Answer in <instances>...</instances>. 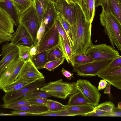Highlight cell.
Instances as JSON below:
<instances>
[{"label":"cell","mask_w":121,"mask_h":121,"mask_svg":"<svg viewBox=\"0 0 121 121\" xmlns=\"http://www.w3.org/2000/svg\"><path fill=\"white\" fill-rule=\"evenodd\" d=\"M36 116H69L71 115L66 109L56 111H49L36 114Z\"/></svg>","instance_id":"obj_34"},{"label":"cell","mask_w":121,"mask_h":121,"mask_svg":"<svg viewBox=\"0 0 121 121\" xmlns=\"http://www.w3.org/2000/svg\"><path fill=\"white\" fill-rule=\"evenodd\" d=\"M58 45L68 63H71L72 56V49L69 44L59 34Z\"/></svg>","instance_id":"obj_24"},{"label":"cell","mask_w":121,"mask_h":121,"mask_svg":"<svg viewBox=\"0 0 121 121\" xmlns=\"http://www.w3.org/2000/svg\"><path fill=\"white\" fill-rule=\"evenodd\" d=\"M31 104H46L48 99L41 98H35L27 99Z\"/></svg>","instance_id":"obj_43"},{"label":"cell","mask_w":121,"mask_h":121,"mask_svg":"<svg viewBox=\"0 0 121 121\" xmlns=\"http://www.w3.org/2000/svg\"><path fill=\"white\" fill-rule=\"evenodd\" d=\"M54 24L55 27L59 33L62 36L64 40L70 46L67 36L60 22L57 19L55 22Z\"/></svg>","instance_id":"obj_40"},{"label":"cell","mask_w":121,"mask_h":121,"mask_svg":"<svg viewBox=\"0 0 121 121\" xmlns=\"http://www.w3.org/2000/svg\"><path fill=\"white\" fill-rule=\"evenodd\" d=\"M14 25L7 12L0 7V29L12 34L14 32Z\"/></svg>","instance_id":"obj_18"},{"label":"cell","mask_w":121,"mask_h":121,"mask_svg":"<svg viewBox=\"0 0 121 121\" xmlns=\"http://www.w3.org/2000/svg\"><path fill=\"white\" fill-rule=\"evenodd\" d=\"M100 20L111 46L115 49L116 46L121 51V24L110 12L103 9L100 15Z\"/></svg>","instance_id":"obj_2"},{"label":"cell","mask_w":121,"mask_h":121,"mask_svg":"<svg viewBox=\"0 0 121 121\" xmlns=\"http://www.w3.org/2000/svg\"><path fill=\"white\" fill-rule=\"evenodd\" d=\"M45 33L36 54L51 49L58 45L59 33L54 24Z\"/></svg>","instance_id":"obj_8"},{"label":"cell","mask_w":121,"mask_h":121,"mask_svg":"<svg viewBox=\"0 0 121 121\" xmlns=\"http://www.w3.org/2000/svg\"><path fill=\"white\" fill-rule=\"evenodd\" d=\"M37 50V49L35 46L31 48L30 52V54L31 56V57L32 56L36 54Z\"/></svg>","instance_id":"obj_52"},{"label":"cell","mask_w":121,"mask_h":121,"mask_svg":"<svg viewBox=\"0 0 121 121\" xmlns=\"http://www.w3.org/2000/svg\"><path fill=\"white\" fill-rule=\"evenodd\" d=\"M11 112V113L8 114V116H36L35 114L15 110L12 111Z\"/></svg>","instance_id":"obj_45"},{"label":"cell","mask_w":121,"mask_h":121,"mask_svg":"<svg viewBox=\"0 0 121 121\" xmlns=\"http://www.w3.org/2000/svg\"><path fill=\"white\" fill-rule=\"evenodd\" d=\"M79 0H72V1L74 3L77 4H78Z\"/></svg>","instance_id":"obj_53"},{"label":"cell","mask_w":121,"mask_h":121,"mask_svg":"<svg viewBox=\"0 0 121 121\" xmlns=\"http://www.w3.org/2000/svg\"><path fill=\"white\" fill-rule=\"evenodd\" d=\"M118 108L120 109H121V102H120L118 103V106H117Z\"/></svg>","instance_id":"obj_54"},{"label":"cell","mask_w":121,"mask_h":121,"mask_svg":"<svg viewBox=\"0 0 121 121\" xmlns=\"http://www.w3.org/2000/svg\"><path fill=\"white\" fill-rule=\"evenodd\" d=\"M62 74L68 79L71 80L73 74V73H71L69 71L65 70L64 68H62L61 70Z\"/></svg>","instance_id":"obj_48"},{"label":"cell","mask_w":121,"mask_h":121,"mask_svg":"<svg viewBox=\"0 0 121 121\" xmlns=\"http://www.w3.org/2000/svg\"><path fill=\"white\" fill-rule=\"evenodd\" d=\"M52 49L36 54L35 55L32 56L31 59L37 69L44 68L45 65L48 62V55Z\"/></svg>","instance_id":"obj_22"},{"label":"cell","mask_w":121,"mask_h":121,"mask_svg":"<svg viewBox=\"0 0 121 121\" xmlns=\"http://www.w3.org/2000/svg\"><path fill=\"white\" fill-rule=\"evenodd\" d=\"M108 7L109 12L121 24V0H108Z\"/></svg>","instance_id":"obj_23"},{"label":"cell","mask_w":121,"mask_h":121,"mask_svg":"<svg viewBox=\"0 0 121 121\" xmlns=\"http://www.w3.org/2000/svg\"><path fill=\"white\" fill-rule=\"evenodd\" d=\"M62 57H64V55L58 45L52 48L49 52L48 55V60L49 62Z\"/></svg>","instance_id":"obj_31"},{"label":"cell","mask_w":121,"mask_h":121,"mask_svg":"<svg viewBox=\"0 0 121 121\" xmlns=\"http://www.w3.org/2000/svg\"><path fill=\"white\" fill-rule=\"evenodd\" d=\"M114 104L111 101H106L94 107L95 110H99L107 112H109L115 107Z\"/></svg>","instance_id":"obj_37"},{"label":"cell","mask_w":121,"mask_h":121,"mask_svg":"<svg viewBox=\"0 0 121 121\" xmlns=\"http://www.w3.org/2000/svg\"><path fill=\"white\" fill-rule=\"evenodd\" d=\"M57 13L58 15L57 19L60 22L67 34L72 49L73 46V43L71 26L59 13Z\"/></svg>","instance_id":"obj_27"},{"label":"cell","mask_w":121,"mask_h":121,"mask_svg":"<svg viewBox=\"0 0 121 121\" xmlns=\"http://www.w3.org/2000/svg\"><path fill=\"white\" fill-rule=\"evenodd\" d=\"M121 66V56L114 59L107 66L109 68H114Z\"/></svg>","instance_id":"obj_46"},{"label":"cell","mask_w":121,"mask_h":121,"mask_svg":"<svg viewBox=\"0 0 121 121\" xmlns=\"http://www.w3.org/2000/svg\"><path fill=\"white\" fill-rule=\"evenodd\" d=\"M18 78L40 79L44 78L45 77L36 68L31 60L30 59L24 62L20 71Z\"/></svg>","instance_id":"obj_13"},{"label":"cell","mask_w":121,"mask_h":121,"mask_svg":"<svg viewBox=\"0 0 121 121\" xmlns=\"http://www.w3.org/2000/svg\"><path fill=\"white\" fill-rule=\"evenodd\" d=\"M94 61L88 56L83 54H78L72 57L71 63L73 67L76 65L84 64Z\"/></svg>","instance_id":"obj_29"},{"label":"cell","mask_w":121,"mask_h":121,"mask_svg":"<svg viewBox=\"0 0 121 121\" xmlns=\"http://www.w3.org/2000/svg\"><path fill=\"white\" fill-rule=\"evenodd\" d=\"M91 23L86 20L81 9L77 4L74 23L71 26L73 43L72 57L78 54H85L92 44Z\"/></svg>","instance_id":"obj_1"},{"label":"cell","mask_w":121,"mask_h":121,"mask_svg":"<svg viewBox=\"0 0 121 121\" xmlns=\"http://www.w3.org/2000/svg\"><path fill=\"white\" fill-rule=\"evenodd\" d=\"M65 59L64 57H62L56 60L48 62L45 65L44 68L49 71H52L62 64Z\"/></svg>","instance_id":"obj_36"},{"label":"cell","mask_w":121,"mask_h":121,"mask_svg":"<svg viewBox=\"0 0 121 121\" xmlns=\"http://www.w3.org/2000/svg\"><path fill=\"white\" fill-rule=\"evenodd\" d=\"M34 46V45L30 46L22 45H18L17 46L18 50L19 57L22 61L25 62L30 59H31L30 50Z\"/></svg>","instance_id":"obj_28"},{"label":"cell","mask_w":121,"mask_h":121,"mask_svg":"<svg viewBox=\"0 0 121 121\" xmlns=\"http://www.w3.org/2000/svg\"><path fill=\"white\" fill-rule=\"evenodd\" d=\"M95 61L114 59L121 56L118 51L111 46L105 44H92L88 48L85 54Z\"/></svg>","instance_id":"obj_5"},{"label":"cell","mask_w":121,"mask_h":121,"mask_svg":"<svg viewBox=\"0 0 121 121\" xmlns=\"http://www.w3.org/2000/svg\"><path fill=\"white\" fill-rule=\"evenodd\" d=\"M97 76L121 90V66L114 68L107 67L100 71Z\"/></svg>","instance_id":"obj_11"},{"label":"cell","mask_w":121,"mask_h":121,"mask_svg":"<svg viewBox=\"0 0 121 121\" xmlns=\"http://www.w3.org/2000/svg\"><path fill=\"white\" fill-rule=\"evenodd\" d=\"M13 34L4 32L0 29V44L4 42H11Z\"/></svg>","instance_id":"obj_41"},{"label":"cell","mask_w":121,"mask_h":121,"mask_svg":"<svg viewBox=\"0 0 121 121\" xmlns=\"http://www.w3.org/2000/svg\"><path fill=\"white\" fill-rule=\"evenodd\" d=\"M24 63L19 57L16 66L13 73L7 81L6 86L11 83L18 78L19 73Z\"/></svg>","instance_id":"obj_33"},{"label":"cell","mask_w":121,"mask_h":121,"mask_svg":"<svg viewBox=\"0 0 121 121\" xmlns=\"http://www.w3.org/2000/svg\"><path fill=\"white\" fill-rule=\"evenodd\" d=\"M121 109L118 107L114 108L110 111L102 115L101 117H121Z\"/></svg>","instance_id":"obj_42"},{"label":"cell","mask_w":121,"mask_h":121,"mask_svg":"<svg viewBox=\"0 0 121 121\" xmlns=\"http://www.w3.org/2000/svg\"><path fill=\"white\" fill-rule=\"evenodd\" d=\"M41 4L45 11L50 1L49 0H38Z\"/></svg>","instance_id":"obj_50"},{"label":"cell","mask_w":121,"mask_h":121,"mask_svg":"<svg viewBox=\"0 0 121 121\" xmlns=\"http://www.w3.org/2000/svg\"><path fill=\"white\" fill-rule=\"evenodd\" d=\"M58 15L53 3L50 1L44 11L43 20L46 30L50 28L57 19Z\"/></svg>","instance_id":"obj_15"},{"label":"cell","mask_w":121,"mask_h":121,"mask_svg":"<svg viewBox=\"0 0 121 121\" xmlns=\"http://www.w3.org/2000/svg\"><path fill=\"white\" fill-rule=\"evenodd\" d=\"M108 83L106 81L103 79L100 80L99 83L98 90L99 91L104 89L106 87Z\"/></svg>","instance_id":"obj_49"},{"label":"cell","mask_w":121,"mask_h":121,"mask_svg":"<svg viewBox=\"0 0 121 121\" xmlns=\"http://www.w3.org/2000/svg\"><path fill=\"white\" fill-rule=\"evenodd\" d=\"M50 2H51L53 3L56 2L58 0H49Z\"/></svg>","instance_id":"obj_55"},{"label":"cell","mask_w":121,"mask_h":121,"mask_svg":"<svg viewBox=\"0 0 121 121\" xmlns=\"http://www.w3.org/2000/svg\"><path fill=\"white\" fill-rule=\"evenodd\" d=\"M78 4L81 9L86 20L92 23L95 15V0H79Z\"/></svg>","instance_id":"obj_14"},{"label":"cell","mask_w":121,"mask_h":121,"mask_svg":"<svg viewBox=\"0 0 121 121\" xmlns=\"http://www.w3.org/2000/svg\"><path fill=\"white\" fill-rule=\"evenodd\" d=\"M4 1V0H0V3L1 2Z\"/></svg>","instance_id":"obj_57"},{"label":"cell","mask_w":121,"mask_h":121,"mask_svg":"<svg viewBox=\"0 0 121 121\" xmlns=\"http://www.w3.org/2000/svg\"><path fill=\"white\" fill-rule=\"evenodd\" d=\"M94 109V107L89 104L77 106L66 105V109L71 116H83L92 112Z\"/></svg>","instance_id":"obj_19"},{"label":"cell","mask_w":121,"mask_h":121,"mask_svg":"<svg viewBox=\"0 0 121 121\" xmlns=\"http://www.w3.org/2000/svg\"><path fill=\"white\" fill-rule=\"evenodd\" d=\"M52 96L50 94L39 90L33 91L25 95L22 99H27L35 98H47Z\"/></svg>","instance_id":"obj_32"},{"label":"cell","mask_w":121,"mask_h":121,"mask_svg":"<svg viewBox=\"0 0 121 121\" xmlns=\"http://www.w3.org/2000/svg\"><path fill=\"white\" fill-rule=\"evenodd\" d=\"M13 34L11 43L14 45H18L30 46L34 44L32 39L26 28L19 24L16 30Z\"/></svg>","instance_id":"obj_12"},{"label":"cell","mask_w":121,"mask_h":121,"mask_svg":"<svg viewBox=\"0 0 121 121\" xmlns=\"http://www.w3.org/2000/svg\"><path fill=\"white\" fill-rule=\"evenodd\" d=\"M107 112L99 110H94L92 112L84 115L83 116L101 117L102 115Z\"/></svg>","instance_id":"obj_47"},{"label":"cell","mask_w":121,"mask_h":121,"mask_svg":"<svg viewBox=\"0 0 121 121\" xmlns=\"http://www.w3.org/2000/svg\"><path fill=\"white\" fill-rule=\"evenodd\" d=\"M33 5L35 9L40 26L43 19L44 11L41 4L38 0H33Z\"/></svg>","instance_id":"obj_35"},{"label":"cell","mask_w":121,"mask_h":121,"mask_svg":"<svg viewBox=\"0 0 121 121\" xmlns=\"http://www.w3.org/2000/svg\"><path fill=\"white\" fill-rule=\"evenodd\" d=\"M39 79L37 78H18L13 82L4 87L2 90L5 92L17 91Z\"/></svg>","instance_id":"obj_17"},{"label":"cell","mask_w":121,"mask_h":121,"mask_svg":"<svg viewBox=\"0 0 121 121\" xmlns=\"http://www.w3.org/2000/svg\"><path fill=\"white\" fill-rule=\"evenodd\" d=\"M0 7L8 14L12 21L14 26H17L19 24L20 15L14 5L9 0H4L0 3Z\"/></svg>","instance_id":"obj_20"},{"label":"cell","mask_w":121,"mask_h":121,"mask_svg":"<svg viewBox=\"0 0 121 121\" xmlns=\"http://www.w3.org/2000/svg\"><path fill=\"white\" fill-rule=\"evenodd\" d=\"M76 85L78 90L82 93L90 104L94 107L98 104L101 95L95 86L88 80L81 79L77 81Z\"/></svg>","instance_id":"obj_7"},{"label":"cell","mask_w":121,"mask_h":121,"mask_svg":"<svg viewBox=\"0 0 121 121\" xmlns=\"http://www.w3.org/2000/svg\"><path fill=\"white\" fill-rule=\"evenodd\" d=\"M68 2L70 1H72V0H66Z\"/></svg>","instance_id":"obj_56"},{"label":"cell","mask_w":121,"mask_h":121,"mask_svg":"<svg viewBox=\"0 0 121 121\" xmlns=\"http://www.w3.org/2000/svg\"><path fill=\"white\" fill-rule=\"evenodd\" d=\"M76 82H67L62 79L46 84L39 90L50 95L52 96L65 99L78 91Z\"/></svg>","instance_id":"obj_3"},{"label":"cell","mask_w":121,"mask_h":121,"mask_svg":"<svg viewBox=\"0 0 121 121\" xmlns=\"http://www.w3.org/2000/svg\"><path fill=\"white\" fill-rule=\"evenodd\" d=\"M114 59L94 61L84 64L76 65L73 67L72 71L76 73L79 76H96L100 71L107 66Z\"/></svg>","instance_id":"obj_6"},{"label":"cell","mask_w":121,"mask_h":121,"mask_svg":"<svg viewBox=\"0 0 121 121\" xmlns=\"http://www.w3.org/2000/svg\"><path fill=\"white\" fill-rule=\"evenodd\" d=\"M78 91L76 92L70 96L67 105L69 106H77L90 104L82 93Z\"/></svg>","instance_id":"obj_25"},{"label":"cell","mask_w":121,"mask_h":121,"mask_svg":"<svg viewBox=\"0 0 121 121\" xmlns=\"http://www.w3.org/2000/svg\"><path fill=\"white\" fill-rule=\"evenodd\" d=\"M19 24L22 25L27 30L35 46L37 42V32L40 25L35 9L33 5L20 15Z\"/></svg>","instance_id":"obj_4"},{"label":"cell","mask_w":121,"mask_h":121,"mask_svg":"<svg viewBox=\"0 0 121 121\" xmlns=\"http://www.w3.org/2000/svg\"><path fill=\"white\" fill-rule=\"evenodd\" d=\"M107 84V85L105 88L104 93L105 94H108L110 95V94L111 86V84L108 82Z\"/></svg>","instance_id":"obj_51"},{"label":"cell","mask_w":121,"mask_h":121,"mask_svg":"<svg viewBox=\"0 0 121 121\" xmlns=\"http://www.w3.org/2000/svg\"><path fill=\"white\" fill-rule=\"evenodd\" d=\"M57 12L59 13L71 26L73 23L77 4L66 0H58L53 3Z\"/></svg>","instance_id":"obj_9"},{"label":"cell","mask_w":121,"mask_h":121,"mask_svg":"<svg viewBox=\"0 0 121 121\" xmlns=\"http://www.w3.org/2000/svg\"><path fill=\"white\" fill-rule=\"evenodd\" d=\"M3 108L24 111L35 114L45 112L48 111L46 104H32L24 106H6Z\"/></svg>","instance_id":"obj_16"},{"label":"cell","mask_w":121,"mask_h":121,"mask_svg":"<svg viewBox=\"0 0 121 121\" xmlns=\"http://www.w3.org/2000/svg\"><path fill=\"white\" fill-rule=\"evenodd\" d=\"M20 15L32 5L33 0H9Z\"/></svg>","instance_id":"obj_26"},{"label":"cell","mask_w":121,"mask_h":121,"mask_svg":"<svg viewBox=\"0 0 121 121\" xmlns=\"http://www.w3.org/2000/svg\"><path fill=\"white\" fill-rule=\"evenodd\" d=\"M46 30V27L44 22L43 19L42 20L37 33V44L35 46L36 49L37 50L39 45L40 40Z\"/></svg>","instance_id":"obj_39"},{"label":"cell","mask_w":121,"mask_h":121,"mask_svg":"<svg viewBox=\"0 0 121 121\" xmlns=\"http://www.w3.org/2000/svg\"><path fill=\"white\" fill-rule=\"evenodd\" d=\"M46 104L49 111L55 112L66 109V105L50 99H48Z\"/></svg>","instance_id":"obj_30"},{"label":"cell","mask_w":121,"mask_h":121,"mask_svg":"<svg viewBox=\"0 0 121 121\" xmlns=\"http://www.w3.org/2000/svg\"><path fill=\"white\" fill-rule=\"evenodd\" d=\"M108 0H95V7L101 5L102 9L107 12H109L108 7Z\"/></svg>","instance_id":"obj_44"},{"label":"cell","mask_w":121,"mask_h":121,"mask_svg":"<svg viewBox=\"0 0 121 121\" xmlns=\"http://www.w3.org/2000/svg\"><path fill=\"white\" fill-rule=\"evenodd\" d=\"M19 55L12 61L7 68L0 77V89L2 90L13 73L17 64Z\"/></svg>","instance_id":"obj_21"},{"label":"cell","mask_w":121,"mask_h":121,"mask_svg":"<svg viewBox=\"0 0 121 121\" xmlns=\"http://www.w3.org/2000/svg\"><path fill=\"white\" fill-rule=\"evenodd\" d=\"M26 99L22 98L16 100L6 104L0 105L2 107L6 106H17L30 105H31Z\"/></svg>","instance_id":"obj_38"},{"label":"cell","mask_w":121,"mask_h":121,"mask_svg":"<svg viewBox=\"0 0 121 121\" xmlns=\"http://www.w3.org/2000/svg\"><path fill=\"white\" fill-rule=\"evenodd\" d=\"M6 43L2 46L1 55L2 58L0 61V77L12 60L19 55L18 50L17 46L11 43Z\"/></svg>","instance_id":"obj_10"},{"label":"cell","mask_w":121,"mask_h":121,"mask_svg":"<svg viewBox=\"0 0 121 121\" xmlns=\"http://www.w3.org/2000/svg\"><path fill=\"white\" fill-rule=\"evenodd\" d=\"M1 56V54H0V57Z\"/></svg>","instance_id":"obj_58"}]
</instances>
